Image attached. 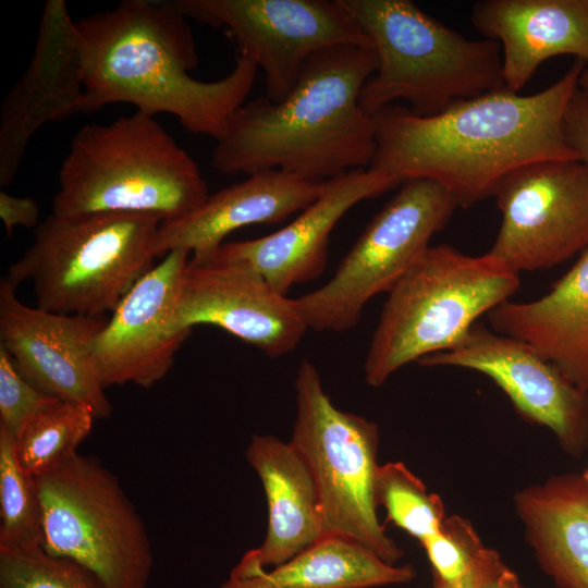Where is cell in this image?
Wrapping results in <instances>:
<instances>
[{"label":"cell","instance_id":"obj_15","mask_svg":"<svg viewBox=\"0 0 588 588\" xmlns=\"http://www.w3.org/2000/svg\"><path fill=\"white\" fill-rule=\"evenodd\" d=\"M0 283V346L22 376L41 392L88 406L96 418H109L112 405L100 381L94 345L106 316L65 315L33 308Z\"/></svg>","mask_w":588,"mask_h":588},{"label":"cell","instance_id":"obj_29","mask_svg":"<svg viewBox=\"0 0 588 588\" xmlns=\"http://www.w3.org/2000/svg\"><path fill=\"white\" fill-rule=\"evenodd\" d=\"M433 568V577L453 585L476 566L487 547L470 523L460 516L445 517L441 530L421 542Z\"/></svg>","mask_w":588,"mask_h":588},{"label":"cell","instance_id":"obj_14","mask_svg":"<svg viewBox=\"0 0 588 588\" xmlns=\"http://www.w3.org/2000/svg\"><path fill=\"white\" fill-rule=\"evenodd\" d=\"M418 364L483 373L524 418L549 428L564 452L579 457L588 449V389L574 384L527 343L475 323L453 347Z\"/></svg>","mask_w":588,"mask_h":588},{"label":"cell","instance_id":"obj_25","mask_svg":"<svg viewBox=\"0 0 588 588\" xmlns=\"http://www.w3.org/2000/svg\"><path fill=\"white\" fill-rule=\"evenodd\" d=\"M95 418L88 406L66 400H57L32 415L14 438L22 469L38 477L59 466L77 452Z\"/></svg>","mask_w":588,"mask_h":588},{"label":"cell","instance_id":"obj_26","mask_svg":"<svg viewBox=\"0 0 588 588\" xmlns=\"http://www.w3.org/2000/svg\"><path fill=\"white\" fill-rule=\"evenodd\" d=\"M0 550L30 549L42 543V507L36 477L25 473L14 436L0 427Z\"/></svg>","mask_w":588,"mask_h":588},{"label":"cell","instance_id":"obj_27","mask_svg":"<svg viewBox=\"0 0 588 588\" xmlns=\"http://www.w3.org/2000/svg\"><path fill=\"white\" fill-rule=\"evenodd\" d=\"M375 499L377 506L385 509L389 520L420 543L438 534L445 519L442 500L429 493L421 480L401 462L379 466Z\"/></svg>","mask_w":588,"mask_h":588},{"label":"cell","instance_id":"obj_21","mask_svg":"<svg viewBox=\"0 0 588 588\" xmlns=\"http://www.w3.org/2000/svg\"><path fill=\"white\" fill-rule=\"evenodd\" d=\"M246 457L261 480L269 519L262 543L231 571L237 575L273 568L326 537L316 482L291 442L256 434Z\"/></svg>","mask_w":588,"mask_h":588},{"label":"cell","instance_id":"obj_18","mask_svg":"<svg viewBox=\"0 0 588 588\" xmlns=\"http://www.w3.org/2000/svg\"><path fill=\"white\" fill-rule=\"evenodd\" d=\"M401 184L396 177L367 168L345 172L326 181L321 195L274 233L226 242L216 250L250 266L275 291L286 295L294 285L315 280L322 273L330 235L351 208Z\"/></svg>","mask_w":588,"mask_h":588},{"label":"cell","instance_id":"obj_36","mask_svg":"<svg viewBox=\"0 0 588 588\" xmlns=\"http://www.w3.org/2000/svg\"><path fill=\"white\" fill-rule=\"evenodd\" d=\"M583 477L585 478L586 482L588 483V468L583 474Z\"/></svg>","mask_w":588,"mask_h":588},{"label":"cell","instance_id":"obj_32","mask_svg":"<svg viewBox=\"0 0 588 588\" xmlns=\"http://www.w3.org/2000/svg\"><path fill=\"white\" fill-rule=\"evenodd\" d=\"M0 218L7 234L10 235L16 226L33 228L38 225L39 206L29 196L17 197L1 191Z\"/></svg>","mask_w":588,"mask_h":588},{"label":"cell","instance_id":"obj_22","mask_svg":"<svg viewBox=\"0 0 588 588\" xmlns=\"http://www.w3.org/2000/svg\"><path fill=\"white\" fill-rule=\"evenodd\" d=\"M493 331L518 339L588 389V249L547 294L506 301L487 314Z\"/></svg>","mask_w":588,"mask_h":588},{"label":"cell","instance_id":"obj_12","mask_svg":"<svg viewBox=\"0 0 588 588\" xmlns=\"http://www.w3.org/2000/svg\"><path fill=\"white\" fill-rule=\"evenodd\" d=\"M493 196L502 221L488 253L513 271L549 269L588 249V170L580 160L518 167Z\"/></svg>","mask_w":588,"mask_h":588},{"label":"cell","instance_id":"obj_3","mask_svg":"<svg viewBox=\"0 0 588 588\" xmlns=\"http://www.w3.org/2000/svg\"><path fill=\"white\" fill-rule=\"evenodd\" d=\"M377 65L372 47L315 52L284 99L273 102L264 95L236 109L211 166L224 174L280 170L316 182L368 168L376 127L359 95Z\"/></svg>","mask_w":588,"mask_h":588},{"label":"cell","instance_id":"obj_35","mask_svg":"<svg viewBox=\"0 0 588 588\" xmlns=\"http://www.w3.org/2000/svg\"><path fill=\"white\" fill-rule=\"evenodd\" d=\"M578 88L588 96V64L585 65L579 75Z\"/></svg>","mask_w":588,"mask_h":588},{"label":"cell","instance_id":"obj_7","mask_svg":"<svg viewBox=\"0 0 588 588\" xmlns=\"http://www.w3.org/2000/svg\"><path fill=\"white\" fill-rule=\"evenodd\" d=\"M159 216L135 212H52L5 277L34 284L37 307L105 316L152 267Z\"/></svg>","mask_w":588,"mask_h":588},{"label":"cell","instance_id":"obj_1","mask_svg":"<svg viewBox=\"0 0 588 588\" xmlns=\"http://www.w3.org/2000/svg\"><path fill=\"white\" fill-rule=\"evenodd\" d=\"M586 63L576 60L548 88L522 96L507 88L454 103L420 117L389 105L372 114L376 150L367 169L400 181L431 179L458 207L493 196L512 170L541 160L578 156L564 132V114Z\"/></svg>","mask_w":588,"mask_h":588},{"label":"cell","instance_id":"obj_34","mask_svg":"<svg viewBox=\"0 0 588 588\" xmlns=\"http://www.w3.org/2000/svg\"><path fill=\"white\" fill-rule=\"evenodd\" d=\"M481 588H526L519 581L517 575L505 564L495 572Z\"/></svg>","mask_w":588,"mask_h":588},{"label":"cell","instance_id":"obj_10","mask_svg":"<svg viewBox=\"0 0 588 588\" xmlns=\"http://www.w3.org/2000/svg\"><path fill=\"white\" fill-rule=\"evenodd\" d=\"M377 212L322 286L294 298L308 329L356 326L366 304L389 292L431 246L458 207L438 182L409 177Z\"/></svg>","mask_w":588,"mask_h":588},{"label":"cell","instance_id":"obj_24","mask_svg":"<svg viewBox=\"0 0 588 588\" xmlns=\"http://www.w3.org/2000/svg\"><path fill=\"white\" fill-rule=\"evenodd\" d=\"M415 575L411 565L389 564L353 540L326 536L273 568L230 573L217 588H372Z\"/></svg>","mask_w":588,"mask_h":588},{"label":"cell","instance_id":"obj_23","mask_svg":"<svg viewBox=\"0 0 588 588\" xmlns=\"http://www.w3.org/2000/svg\"><path fill=\"white\" fill-rule=\"evenodd\" d=\"M515 506L526 539L556 588H588V483L563 474L523 489Z\"/></svg>","mask_w":588,"mask_h":588},{"label":"cell","instance_id":"obj_33","mask_svg":"<svg viewBox=\"0 0 588 588\" xmlns=\"http://www.w3.org/2000/svg\"><path fill=\"white\" fill-rule=\"evenodd\" d=\"M503 564L498 552L487 548L474 569L462 581L450 585L433 577V588H481Z\"/></svg>","mask_w":588,"mask_h":588},{"label":"cell","instance_id":"obj_6","mask_svg":"<svg viewBox=\"0 0 588 588\" xmlns=\"http://www.w3.org/2000/svg\"><path fill=\"white\" fill-rule=\"evenodd\" d=\"M519 284V273L489 253L430 246L388 292L364 364L366 382L380 387L405 365L450 350Z\"/></svg>","mask_w":588,"mask_h":588},{"label":"cell","instance_id":"obj_31","mask_svg":"<svg viewBox=\"0 0 588 588\" xmlns=\"http://www.w3.org/2000/svg\"><path fill=\"white\" fill-rule=\"evenodd\" d=\"M566 138L588 170V96L575 90L564 114Z\"/></svg>","mask_w":588,"mask_h":588},{"label":"cell","instance_id":"obj_16","mask_svg":"<svg viewBox=\"0 0 588 588\" xmlns=\"http://www.w3.org/2000/svg\"><path fill=\"white\" fill-rule=\"evenodd\" d=\"M191 254L168 253L145 273L111 313L94 345L103 388L133 383L149 388L170 371L191 332L173 327V308Z\"/></svg>","mask_w":588,"mask_h":588},{"label":"cell","instance_id":"obj_17","mask_svg":"<svg viewBox=\"0 0 588 588\" xmlns=\"http://www.w3.org/2000/svg\"><path fill=\"white\" fill-rule=\"evenodd\" d=\"M79 44L64 0L45 4L32 61L0 110V186L16 175L26 147L46 123L79 112L83 99Z\"/></svg>","mask_w":588,"mask_h":588},{"label":"cell","instance_id":"obj_4","mask_svg":"<svg viewBox=\"0 0 588 588\" xmlns=\"http://www.w3.org/2000/svg\"><path fill=\"white\" fill-rule=\"evenodd\" d=\"M52 212H135L180 219L209 196L196 161L139 111L74 135L58 174Z\"/></svg>","mask_w":588,"mask_h":588},{"label":"cell","instance_id":"obj_19","mask_svg":"<svg viewBox=\"0 0 588 588\" xmlns=\"http://www.w3.org/2000/svg\"><path fill=\"white\" fill-rule=\"evenodd\" d=\"M324 184L280 170L248 174L246 180L209 195L191 213L162 221L156 235V255L164 257L173 250L209 254L237 229L275 224L299 213L321 195Z\"/></svg>","mask_w":588,"mask_h":588},{"label":"cell","instance_id":"obj_28","mask_svg":"<svg viewBox=\"0 0 588 588\" xmlns=\"http://www.w3.org/2000/svg\"><path fill=\"white\" fill-rule=\"evenodd\" d=\"M0 588H108L81 564L42 547L0 550Z\"/></svg>","mask_w":588,"mask_h":588},{"label":"cell","instance_id":"obj_20","mask_svg":"<svg viewBox=\"0 0 588 588\" xmlns=\"http://www.w3.org/2000/svg\"><path fill=\"white\" fill-rule=\"evenodd\" d=\"M470 20L500 44L505 88L514 93L553 57L571 54L588 64V0H482Z\"/></svg>","mask_w":588,"mask_h":588},{"label":"cell","instance_id":"obj_2","mask_svg":"<svg viewBox=\"0 0 588 588\" xmlns=\"http://www.w3.org/2000/svg\"><path fill=\"white\" fill-rule=\"evenodd\" d=\"M74 26L83 66L79 112L131 103L149 115L172 114L187 131L217 142L255 84L257 64L238 53L220 79L191 75L197 47L174 1L124 0Z\"/></svg>","mask_w":588,"mask_h":588},{"label":"cell","instance_id":"obj_30","mask_svg":"<svg viewBox=\"0 0 588 588\" xmlns=\"http://www.w3.org/2000/svg\"><path fill=\"white\" fill-rule=\"evenodd\" d=\"M57 400L60 399L41 392L25 379L0 346V427L15 438L32 415Z\"/></svg>","mask_w":588,"mask_h":588},{"label":"cell","instance_id":"obj_11","mask_svg":"<svg viewBox=\"0 0 588 588\" xmlns=\"http://www.w3.org/2000/svg\"><path fill=\"white\" fill-rule=\"evenodd\" d=\"M191 20L224 28L237 53L265 74V96L278 102L315 52L334 46L372 47L342 0H175Z\"/></svg>","mask_w":588,"mask_h":588},{"label":"cell","instance_id":"obj_5","mask_svg":"<svg viewBox=\"0 0 588 588\" xmlns=\"http://www.w3.org/2000/svg\"><path fill=\"white\" fill-rule=\"evenodd\" d=\"M369 37L378 65L359 105L372 115L396 100L420 117L505 87L498 41L469 39L409 0H342Z\"/></svg>","mask_w":588,"mask_h":588},{"label":"cell","instance_id":"obj_8","mask_svg":"<svg viewBox=\"0 0 588 588\" xmlns=\"http://www.w3.org/2000/svg\"><path fill=\"white\" fill-rule=\"evenodd\" d=\"M36 480L46 552L81 564L108 588L148 587L147 528L110 469L76 452Z\"/></svg>","mask_w":588,"mask_h":588},{"label":"cell","instance_id":"obj_13","mask_svg":"<svg viewBox=\"0 0 588 588\" xmlns=\"http://www.w3.org/2000/svg\"><path fill=\"white\" fill-rule=\"evenodd\" d=\"M197 324L221 328L270 357L293 351L308 330L294 298L217 250L191 255L180 281L173 327L191 332Z\"/></svg>","mask_w":588,"mask_h":588},{"label":"cell","instance_id":"obj_9","mask_svg":"<svg viewBox=\"0 0 588 588\" xmlns=\"http://www.w3.org/2000/svg\"><path fill=\"white\" fill-rule=\"evenodd\" d=\"M294 388L297 412L290 442L316 482L324 536L353 540L395 565L403 551L377 516V424L334 406L310 360L301 362Z\"/></svg>","mask_w":588,"mask_h":588}]
</instances>
